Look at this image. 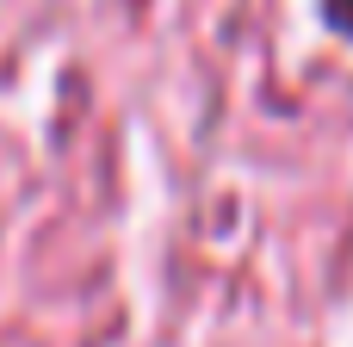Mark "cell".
<instances>
[{
	"mask_svg": "<svg viewBox=\"0 0 353 347\" xmlns=\"http://www.w3.org/2000/svg\"><path fill=\"white\" fill-rule=\"evenodd\" d=\"M323 19H329L335 31H347V37H353V0H323Z\"/></svg>",
	"mask_w": 353,
	"mask_h": 347,
	"instance_id": "6da1fadb",
	"label": "cell"
}]
</instances>
